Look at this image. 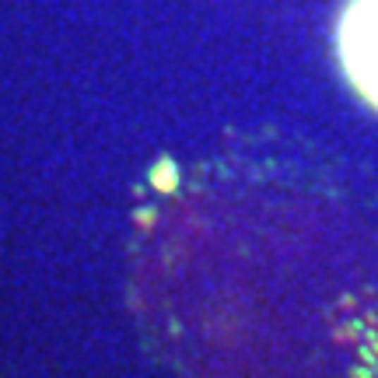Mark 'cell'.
Masks as SVG:
<instances>
[{
  "label": "cell",
  "mask_w": 378,
  "mask_h": 378,
  "mask_svg": "<svg viewBox=\"0 0 378 378\" xmlns=\"http://www.w3.org/2000/svg\"><path fill=\"white\" fill-rule=\"evenodd\" d=\"M336 56L358 98L378 112V0H347L336 21Z\"/></svg>",
  "instance_id": "obj_1"
}]
</instances>
